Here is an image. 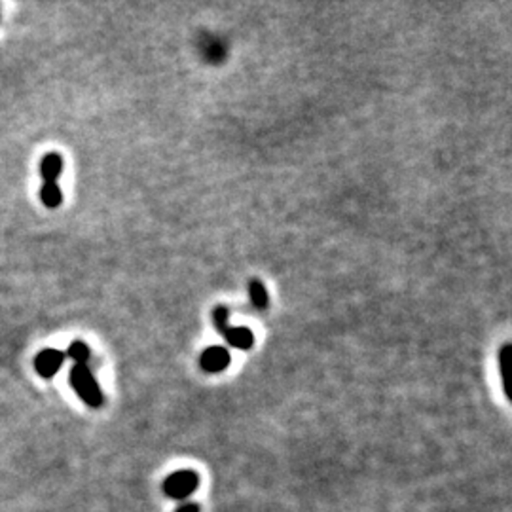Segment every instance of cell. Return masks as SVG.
<instances>
[{"instance_id": "obj_1", "label": "cell", "mask_w": 512, "mask_h": 512, "mask_svg": "<svg viewBox=\"0 0 512 512\" xmlns=\"http://www.w3.org/2000/svg\"><path fill=\"white\" fill-rule=\"evenodd\" d=\"M69 378H71L72 389L78 393V397L82 398L88 406L91 408L103 406L105 397H103V391H101L99 383L95 380V376L91 374V370L88 368V364H74Z\"/></svg>"}, {"instance_id": "obj_2", "label": "cell", "mask_w": 512, "mask_h": 512, "mask_svg": "<svg viewBox=\"0 0 512 512\" xmlns=\"http://www.w3.org/2000/svg\"><path fill=\"white\" fill-rule=\"evenodd\" d=\"M199 488V474L192 468H182L176 473L169 474L164 482V491L166 496L176 501L188 499V497L196 493Z\"/></svg>"}, {"instance_id": "obj_3", "label": "cell", "mask_w": 512, "mask_h": 512, "mask_svg": "<svg viewBox=\"0 0 512 512\" xmlns=\"http://www.w3.org/2000/svg\"><path fill=\"white\" fill-rule=\"evenodd\" d=\"M63 363H65V353L56 347H46L34 357V370L39 372V376L50 380L59 372Z\"/></svg>"}, {"instance_id": "obj_4", "label": "cell", "mask_w": 512, "mask_h": 512, "mask_svg": "<svg viewBox=\"0 0 512 512\" xmlns=\"http://www.w3.org/2000/svg\"><path fill=\"white\" fill-rule=\"evenodd\" d=\"M230 361V351H228L226 347L213 346L207 347V349L201 353L199 364H201V368H204V372H207V374H219V372L228 368Z\"/></svg>"}, {"instance_id": "obj_5", "label": "cell", "mask_w": 512, "mask_h": 512, "mask_svg": "<svg viewBox=\"0 0 512 512\" xmlns=\"http://www.w3.org/2000/svg\"><path fill=\"white\" fill-rule=\"evenodd\" d=\"M222 338L228 341V346L247 351L254 343V334L247 326H228L226 331L222 332Z\"/></svg>"}, {"instance_id": "obj_6", "label": "cell", "mask_w": 512, "mask_h": 512, "mask_svg": "<svg viewBox=\"0 0 512 512\" xmlns=\"http://www.w3.org/2000/svg\"><path fill=\"white\" fill-rule=\"evenodd\" d=\"M63 173V158L57 152H50L40 160V176L44 182H57Z\"/></svg>"}, {"instance_id": "obj_7", "label": "cell", "mask_w": 512, "mask_h": 512, "mask_svg": "<svg viewBox=\"0 0 512 512\" xmlns=\"http://www.w3.org/2000/svg\"><path fill=\"white\" fill-rule=\"evenodd\" d=\"M40 201L48 207V209H57L63 204V192L57 182H44L40 188Z\"/></svg>"}, {"instance_id": "obj_8", "label": "cell", "mask_w": 512, "mask_h": 512, "mask_svg": "<svg viewBox=\"0 0 512 512\" xmlns=\"http://www.w3.org/2000/svg\"><path fill=\"white\" fill-rule=\"evenodd\" d=\"M249 298H251V303L256 309H266L270 303V296H268L264 283L258 281V279H253L249 283Z\"/></svg>"}, {"instance_id": "obj_9", "label": "cell", "mask_w": 512, "mask_h": 512, "mask_svg": "<svg viewBox=\"0 0 512 512\" xmlns=\"http://www.w3.org/2000/svg\"><path fill=\"white\" fill-rule=\"evenodd\" d=\"M66 355L74 361V364H86L89 361V355H91V351H89V347L84 343L82 340H74L69 346V351H66Z\"/></svg>"}, {"instance_id": "obj_10", "label": "cell", "mask_w": 512, "mask_h": 512, "mask_svg": "<svg viewBox=\"0 0 512 512\" xmlns=\"http://www.w3.org/2000/svg\"><path fill=\"white\" fill-rule=\"evenodd\" d=\"M511 346H505L499 353V364H501V378H503V386H505V393L507 397H511V374H508V366H511Z\"/></svg>"}, {"instance_id": "obj_11", "label": "cell", "mask_w": 512, "mask_h": 512, "mask_svg": "<svg viewBox=\"0 0 512 512\" xmlns=\"http://www.w3.org/2000/svg\"><path fill=\"white\" fill-rule=\"evenodd\" d=\"M228 319H230V311H228V308H224V306H219V308L213 311V321H215L216 331L221 332V334L230 326Z\"/></svg>"}, {"instance_id": "obj_12", "label": "cell", "mask_w": 512, "mask_h": 512, "mask_svg": "<svg viewBox=\"0 0 512 512\" xmlns=\"http://www.w3.org/2000/svg\"><path fill=\"white\" fill-rule=\"evenodd\" d=\"M175 512H199V505L198 503H184V505L176 508Z\"/></svg>"}]
</instances>
